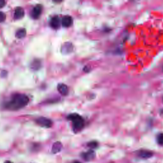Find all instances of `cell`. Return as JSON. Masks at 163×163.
I'll list each match as a JSON object with an SVG mask.
<instances>
[{"label": "cell", "mask_w": 163, "mask_h": 163, "mask_svg": "<svg viewBox=\"0 0 163 163\" xmlns=\"http://www.w3.org/2000/svg\"><path fill=\"white\" fill-rule=\"evenodd\" d=\"M29 103V98L23 94H14L10 101L6 103L5 107L9 110L16 111L24 108Z\"/></svg>", "instance_id": "6da1fadb"}, {"label": "cell", "mask_w": 163, "mask_h": 163, "mask_svg": "<svg viewBox=\"0 0 163 163\" xmlns=\"http://www.w3.org/2000/svg\"><path fill=\"white\" fill-rule=\"evenodd\" d=\"M68 119L73 122V128L75 130L80 131L84 126V120L79 115L73 113L68 116Z\"/></svg>", "instance_id": "7a4b0ae2"}, {"label": "cell", "mask_w": 163, "mask_h": 163, "mask_svg": "<svg viewBox=\"0 0 163 163\" xmlns=\"http://www.w3.org/2000/svg\"><path fill=\"white\" fill-rule=\"evenodd\" d=\"M36 122L37 124L42 127L50 128L52 125V120L45 117H40L36 120Z\"/></svg>", "instance_id": "3957f363"}, {"label": "cell", "mask_w": 163, "mask_h": 163, "mask_svg": "<svg viewBox=\"0 0 163 163\" xmlns=\"http://www.w3.org/2000/svg\"><path fill=\"white\" fill-rule=\"evenodd\" d=\"M42 12V6L41 5H37L34 7L31 12V17L34 19H37L40 16Z\"/></svg>", "instance_id": "277c9868"}, {"label": "cell", "mask_w": 163, "mask_h": 163, "mask_svg": "<svg viewBox=\"0 0 163 163\" xmlns=\"http://www.w3.org/2000/svg\"><path fill=\"white\" fill-rule=\"evenodd\" d=\"M138 156L142 159H148L153 156V153L149 150H141L138 152Z\"/></svg>", "instance_id": "5b68a950"}, {"label": "cell", "mask_w": 163, "mask_h": 163, "mask_svg": "<svg viewBox=\"0 0 163 163\" xmlns=\"http://www.w3.org/2000/svg\"><path fill=\"white\" fill-rule=\"evenodd\" d=\"M96 154L94 150H90L87 151V152H85L82 154V157L86 160V161H92V159H94L95 157Z\"/></svg>", "instance_id": "8992f818"}, {"label": "cell", "mask_w": 163, "mask_h": 163, "mask_svg": "<svg viewBox=\"0 0 163 163\" xmlns=\"http://www.w3.org/2000/svg\"><path fill=\"white\" fill-rule=\"evenodd\" d=\"M24 16V10L21 7H18L14 12V18L15 19H21Z\"/></svg>", "instance_id": "52a82bcc"}, {"label": "cell", "mask_w": 163, "mask_h": 163, "mask_svg": "<svg viewBox=\"0 0 163 163\" xmlns=\"http://www.w3.org/2000/svg\"><path fill=\"white\" fill-rule=\"evenodd\" d=\"M60 24H61L60 18L57 16L53 17L51 19L50 26H51V27L54 29H58L59 28V26H60Z\"/></svg>", "instance_id": "ba28073f"}, {"label": "cell", "mask_w": 163, "mask_h": 163, "mask_svg": "<svg viewBox=\"0 0 163 163\" xmlns=\"http://www.w3.org/2000/svg\"><path fill=\"white\" fill-rule=\"evenodd\" d=\"M73 23V18L72 17L66 16L62 18V24L65 28L69 27Z\"/></svg>", "instance_id": "9c48e42d"}, {"label": "cell", "mask_w": 163, "mask_h": 163, "mask_svg": "<svg viewBox=\"0 0 163 163\" xmlns=\"http://www.w3.org/2000/svg\"><path fill=\"white\" fill-rule=\"evenodd\" d=\"M57 89L62 95L66 96L68 94V87L65 84H61L58 85Z\"/></svg>", "instance_id": "30bf717a"}, {"label": "cell", "mask_w": 163, "mask_h": 163, "mask_svg": "<svg viewBox=\"0 0 163 163\" xmlns=\"http://www.w3.org/2000/svg\"><path fill=\"white\" fill-rule=\"evenodd\" d=\"M62 144L61 142H55L53 146H52V152L54 154H57L58 152H59L62 149Z\"/></svg>", "instance_id": "8fae6325"}, {"label": "cell", "mask_w": 163, "mask_h": 163, "mask_svg": "<svg viewBox=\"0 0 163 163\" xmlns=\"http://www.w3.org/2000/svg\"><path fill=\"white\" fill-rule=\"evenodd\" d=\"M26 35V31L25 29H19V30L17 31L16 33V37L17 38H23L24 37H25V36Z\"/></svg>", "instance_id": "7c38bea8"}, {"label": "cell", "mask_w": 163, "mask_h": 163, "mask_svg": "<svg viewBox=\"0 0 163 163\" xmlns=\"http://www.w3.org/2000/svg\"><path fill=\"white\" fill-rule=\"evenodd\" d=\"M157 140L159 145L163 146V133H161L157 136Z\"/></svg>", "instance_id": "4fadbf2b"}, {"label": "cell", "mask_w": 163, "mask_h": 163, "mask_svg": "<svg viewBox=\"0 0 163 163\" xmlns=\"http://www.w3.org/2000/svg\"><path fill=\"white\" fill-rule=\"evenodd\" d=\"M88 146L91 147V149H94L98 147V143L96 142H91L88 144Z\"/></svg>", "instance_id": "5bb4252c"}, {"label": "cell", "mask_w": 163, "mask_h": 163, "mask_svg": "<svg viewBox=\"0 0 163 163\" xmlns=\"http://www.w3.org/2000/svg\"><path fill=\"white\" fill-rule=\"evenodd\" d=\"M6 19V16L4 13L0 12V23H3Z\"/></svg>", "instance_id": "9a60e30c"}, {"label": "cell", "mask_w": 163, "mask_h": 163, "mask_svg": "<svg viewBox=\"0 0 163 163\" xmlns=\"http://www.w3.org/2000/svg\"><path fill=\"white\" fill-rule=\"evenodd\" d=\"M5 5V1H3V0H0V9L3 8V6Z\"/></svg>", "instance_id": "2e32d148"}, {"label": "cell", "mask_w": 163, "mask_h": 163, "mask_svg": "<svg viewBox=\"0 0 163 163\" xmlns=\"http://www.w3.org/2000/svg\"><path fill=\"white\" fill-rule=\"evenodd\" d=\"M5 163H12V162H11V161H6Z\"/></svg>", "instance_id": "e0dca14e"}, {"label": "cell", "mask_w": 163, "mask_h": 163, "mask_svg": "<svg viewBox=\"0 0 163 163\" xmlns=\"http://www.w3.org/2000/svg\"><path fill=\"white\" fill-rule=\"evenodd\" d=\"M74 163H81V162H78V161H76V162H75Z\"/></svg>", "instance_id": "ac0fdd59"}]
</instances>
